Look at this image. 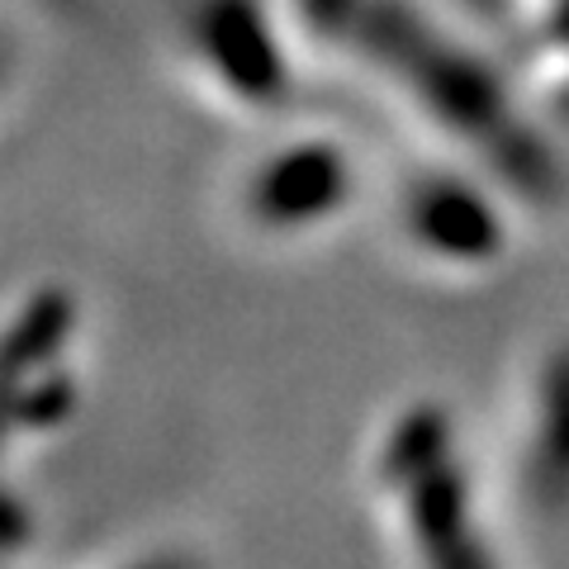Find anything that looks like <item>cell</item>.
<instances>
[{"instance_id":"2","label":"cell","mask_w":569,"mask_h":569,"mask_svg":"<svg viewBox=\"0 0 569 569\" xmlns=\"http://www.w3.org/2000/svg\"><path fill=\"white\" fill-rule=\"evenodd\" d=\"M77 337V305L58 284H33L10 309V432H52L77 408V376L67 347Z\"/></svg>"},{"instance_id":"6","label":"cell","mask_w":569,"mask_h":569,"mask_svg":"<svg viewBox=\"0 0 569 569\" xmlns=\"http://www.w3.org/2000/svg\"><path fill=\"white\" fill-rule=\"evenodd\" d=\"M110 569H200L190 556H181V550H148V556H133V560H119Z\"/></svg>"},{"instance_id":"1","label":"cell","mask_w":569,"mask_h":569,"mask_svg":"<svg viewBox=\"0 0 569 569\" xmlns=\"http://www.w3.org/2000/svg\"><path fill=\"white\" fill-rule=\"evenodd\" d=\"M366 485L399 569H503L479 518L456 427L437 403L413 399L385 422Z\"/></svg>"},{"instance_id":"5","label":"cell","mask_w":569,"mask_h":569,"mask_svg":"<svg viewBox=\"0 0 569 569\" xmlns=\"http://www.w3.org/2000/svg\"><path fill=\"white\" fill-rule=\"evenodd\" d=\"M531 418H537V437L527 432V479H537L541 498L569 503V351L541 376Z\"/></svg>"},{"instance_id":"3","label":"cell","mask_w":569,"mask_h":569,"mask_svg":"<svg viewBox=\"0 0 569 569\" xmlns=\"http://www.w3.org/2000/svg\"><path fill=\"white\" fill-rule=\"evenodd\" d=\"M351 204V167L323 142H290L247 171L242 213L257 233L305 238Z\"/></svg>"},{"instance_id":"4","label":"cell","mask_w":569,"mask_h":569,"mask_svg":"<svg viewBox=\"0 0 569 569\" xmlns=\"http://www.w3.org/2000/svg\"><path fill=\"white\" fill-rule=\"evenodd\" d=\"M399 238L418 266L475 276L503 257V223L479 190L460 181H413L399 200Z\"/></svg>"}]
</instances>
